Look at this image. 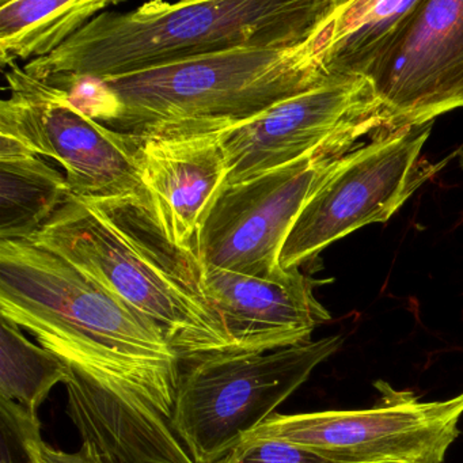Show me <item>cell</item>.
Listing matches in <instances>:
<instances>
[{"instance_id":"1","label":"cell","mask_w":463,"mask_h":463,"mask_svg":"<svg viewBox=\"0 0 463 463\" xmlns=\"http://www.w3.org/2000/svg\"><path fill=\"white\" fill-rule=\"evenodd\" d=\"M0 317L69 368L83 440L116 462L196 463L172 425L183 360L153 322L28 241H0Z\"/></svg>"},{"instance_id":"2","label":"cell","mask_w":463,"mask_h":463,"mask_svg":"<svg viewBox=\"0 0 463 463\" xmlns=\"http://www.w3.org/2000/svg\"><path fill=\"white\" fill-rule=\"evenodd\" d=\"M28 242L71 262L164 333L183 363L241 352L208 302L203 265L135 200L71 194Z\"/></svg>"},{"instance_id":"3","label":"cell","mask_w":463,"mask_h":463,"mask_svg":"<svg viewBox=\"0 0 463 463\" xmlns=\"http://www.w3.org/2000/svg\"><path fill=\"white\" fill-rule=\"evenodd\" d=\"M324 28L297 45L234 48L127 77L55 86L77 88L74 101L121 134L221 132L335 80L321 63Z\"/></svg>"},{"instance_id":"4","label":"cell","mask_w":463,"mask_h":463,"mask_svg":"<svg viewBox=\"0 0 463 463\" xmlns=\"http://www.w3.org/2000/svg\"><path fill=\"white\" fill-rule=\"evenodd\" d=\"M343 0L150 2L131 12H102L24 71L63 85L161 69L243 47H281L318 33Z\"/></svg>"},{"instance_id":"5","label":"cell","mask_w":463,"mask_h":463,"mask_svg":"<svg viewBox=\"0 0 463 463\" xmlns=\"http://www.w3.org/2000/svg\"><path fill=\"white\" fill-rule=\"evenodd\" d=\"M327 335L269 352H230L181 373L172 425L196 463H216L343 345Z\"/></svg>"},{"instance_id":"6","label":"cell","mask_w":463,"mask_h":463,"mask_svg":"<svg viewBox=\"0 0 463 463\" xmlns=\"http://www.w3.org/2000/svg\"><path fill=\"white\" fill-rule=\"evenodd\" d=\"M373 386L379 398L370 408L273 413L242 440L278 439L335 463H443L460 435L463 392L422 401L382 379Z\"/></svg>"},{"instance_id":"7","label":"cell","mask_w":463,"mask_h":463,"mask_svg":"<svg viewBox=\"0 0 463 463\" xmlns=\"http://www.w3.org/2000/svg\"><path fill=\"white\" fill-rule=\"evenodd\" d=\"M0 104V137L58 162L70 191L86 200H135L151 211L131 135L94 120L59 86L13 64Z\"/></svg>"},{"instance_id":"8","label":"cell","mask_w":463,"mask_h":463,"mask_svg":"<svg viewBox=\"0 0 463 463\" xmlns=\"http://www.w3.org/2000/svg\"><path fill=\"white\" fill-rule=\"evenodd\" d=\"M433 123L387 132L354 148L306 203L284 243L280 267H303L362 227L386 223L443 167L420 159Z\"/></svg>"},{"instance_id":"9","label":"cell","mask_w":463,"mask_h":463,"mask_svg":"<svg viewBox=\"0 0 463 463\" xmlns=\"http://www.w3.org/2000/svg\"><path fill=\"white\" fill-rule=\"evenodd\" d=\"M351 151H321L224 186L197 237L200 264L253 278L280 272L281 250L298 216Z\"/></svg>"},{"instance_id":"10","label":"cell","mask_w":463,"mask_h":463,"mask_svg":"<svg viewBox=\"0 0 463 463\" xmlns=\"http://www.w3.org/2000/svg\"><path fill=\"white\" fill-rule=\"evenodd\" d=\"M378 127V102L370 80H329L221 131L229 164L226 185L321 151L351 148Z\"/></svg>"},{"instance_id":"11","label":"cell","mask_w":463,"mask_h":463,"mask_svg":"<svg viewBox=\"0 0 463 463\" xmlns=\"http://www.w3.org/2000/svg\"><path fill=\"white\" fill-rule=\"evenodd\" d=\"M370 82L389 132L463 108V0H421Z\"/></svg>"},{"instance_id":"12","label":"cell","mask_w":463,"mask_h":463,"mask_svg":"<svg viewBox=\"0 0 463 463\" xmlns=\"http://www.w3.org/2000/svg\"><path fill=\"white\" fill-rule=\"evenodd\" d=\"M131 137L154 219L173 245L194 254L229 177L221 132Z\"/></svg>"},{"instance_id":"13","label":"cell","mask_w":463,"mask_h":463,"mask_svg":"<svg viewBox=\"0 0 463 463\" xmlns=\"http://www.w3.org/2000/svg\"><path fill=\"white\" fill-rule=\"evenodd\" d=\"M205 297L241 352H269L311 341L317 327L330 321L314 287L300 268L270 278H253L204 268Z\"/></svg>"},{"instance_id":"14","label":"cell","mask_w":463,"mask_h":463,"mask_svg":"<svg viewBox=\"0 0 463 463\" xmlns=\"http://www.w3.org/2000/svg\"><path fill=\"white\" fill-rule=\"evenodd\" d=\"M420 5L421 0H343L322 31L326 74L370 80Z\"/></svg>"},{"instance_id":"15","label":"cell","mask_w":463,"mask_h":463,"mask_svg":"<svg viewBox=\"0 0 463 463\" xmlns=\"http://www.w3.org/2000/svg\"><path fill=\"white\" fill-rule=\"evenodd\" d=\"M66 175L0 137V241H29L71 197Z\"/></svg>"},{"instance_id":"16","label":"cell","mask_w":463,"mask_h":463,"mask_svg":"<svg viewBox=\"0 0 463 463\" xmlns=\"http://www.w3.org/2000/svg\"><path fill=\"white\" fill-rule=\"evenodd\" d=\"M59 383H70L63 362L29 341L20 326L0 319V411L17 440L42 432L37 413Z\"/></svg>"},{"instance_id":"17","label":"cell","mask_w":463,"mask_h":463,"mask_svg":"<svg viewBox=\"0 0 463 463\" xmlns=\"http://www.w3.org/2000/svg\"><path fill=\"white\" fill-rule=\"evenodd\" d=\"M110 0H12L0 7V64L36 61L55 52Z\"/></svg>"},{"instance_id":"18","label":"cell","mask_w":463,"mask_h":463,"mask_svg":"<svg viewBox=\"0 0 463 463\" xmlns=\"http://www.w3.org/2000/svg\"><path fill=\"white\" fill-rule=\"evenodd\" d=\"M216 463H335L318 452L278 439L242 440Z\"/></svg>"},{"instance_id":"19","label":"cell","mask_w":463,"mask_h":463,"mask_svg":"<svg viewBox=\"0 0 463 463\" xmlns=\"http://www.w3.org/2000/svg\"><path fill=\"white\" fill-rule=\"evenodd\" d=\"M28 463H115L93 440H83L75 452L61 451L43 440L42 432L18 440Z\"/></svg>"},{"instance_id":"20","label":"cell","mask_w":463,"mask_h":463,"mask_svg":"<svg viewBox=\"0 0 463 463\" xmlns=\"http://www.w3.org/2000/svg\"><path fill=\"white\" fill-rule=\"evenodd\" d=\"M457 156H459V166L463 170V145L460 146L459 150L457 151Z\"/></svg>"},{"instance_id":"21","label":"cell","mask_w":463,"mask_h":463,"mask_svg":"<svg viewBox=\"0 0 463 463\" xmlns=\"http://www.w3.org/2000/svg\"><path fill=\"white\" fill-rule=\"evenodd\" d=\"M2 463H10V462L7 459H4V460H2Z\"/></svg>"}]
</instances>
